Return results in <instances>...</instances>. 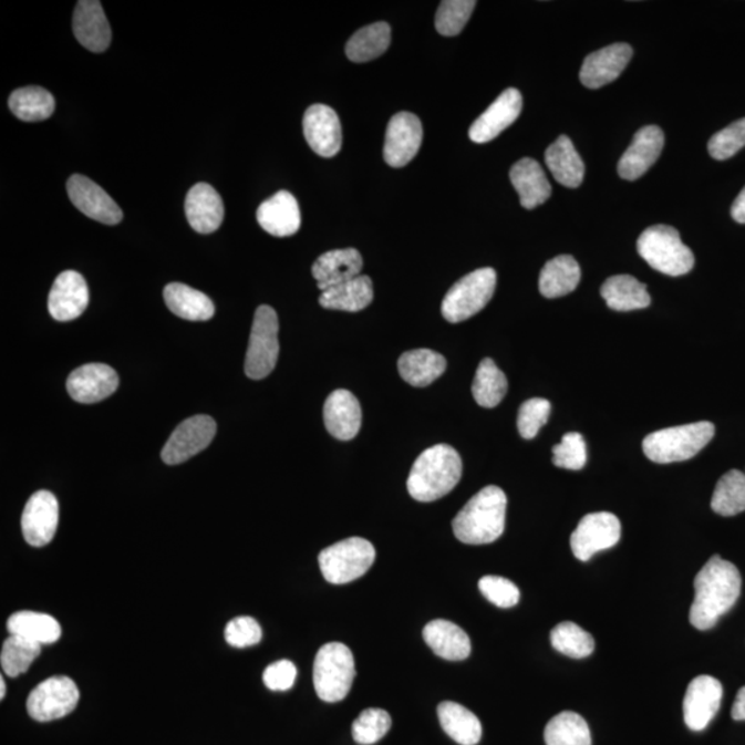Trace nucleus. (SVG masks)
<instances>
[{"mask_svg": "<svg viewBox=\"0 0 745 745\" xmlns=\"http://www.w3.org/2000/svg\"><path fill=\"white\" fill-rule=\"evenodd\" d=\"M694 591L691 623L700 631L713 629L741 597V571L730 560L714 556L694 579Z\"/></svg>", "mask_w": 745, "mask_h": 745, "instance_id": "1", "label": "nucleus"}, {"mask_svg": "<svg viewBox=\"0 0 745 745\" xmlns=\"http://www.w3.org/2000/svg\"><path fill=\"white\" fill-rule=\"evenodd\" d=\"M506 493L498 486H486L457 514L453 531L464 545H490L506 529Z\"/></svg>", "mask_w": 745, "mask_h": 745, "instance_id": "2", "label": "nucleus"}, {"mask_svg": "<svg viewBox=\"0 0 745 745\" xmlns=\"http://www.w3.org/2000/svg\"><path fill=\"white\" fill-rule=\"evenodd\" d=\"M461 455L449 445H435L414 462L407 490L414 500L431 503L451 493L462 479Z\"/></svg>", "mask_w": 745, "mask_h": 745, "instance_id": "3", "label": "nucleus"}, {"mask_svg": "<svg viewBox=\"0 0 745 745\" xmlns=\"http://www.w3.org/2000/svg\"><path fill=\"white\" fill-rule=\"evenodd\" d=\"M714 434V424L708 422L655 431L643 439V453L658 464L691 461L710 444Z\"/></svg>", "mask_w": 745, "mask_h": 745, "instance_id": "4", "label": "nucleus"}, {"mask_svg": "<svg viewBox=\"0 0 745 745\" xmlns=\"http://www.w3.org/2000/svg\"><path fill=\"white\" fill-rule=\"evenodd\" d=\"M356 675L355 659L344 643L330 642L319 649L313 663V687L327 703H339L346 697Z\"/></svg>", "mask_w": 745, "mask_h": 745, "instance_id": "5", "label": "nucleus"}, {"mask_svg": "<svg viewBox=\"0 0 745 745\" xmlns=\"http://www.w3.org/2000/svg\"><path fill=\"white\" fill-rule=\"evenodd\" d=\"M638 253L653 270L681 277L694 267L692 250L682 242L680 232L669 226H653L638 239Z\"/></svg>", "mask_w": 745, "mask_h": 745, "instance_id": "6", "label": "nucleus"}, {"mask_svg": "<svg viewBox=\"0 0 745 745\" xmlns=\"http://www.w3.org/2000/svg\"><path fill=\"white\" fill-rule=\"evenodd\" d=\"M375 550L371 541L350 537L319 553V568L330 584H349L372 568Z\"/></svg>", "mask_w": 745, "mask_h": 745, "instance_id": "7", "label": "nucleus"}, {"mask_svg": "<svg viewBox=\"0 0 745 745\" xmlns=\"http://www.w3.org/2000/svg\"><path fill=\"white\" fill-rule=\"evenodd\" d=\"M497 273L479 268L458 280L442 302V315L451 323H461L484 310L495 294Z\"/></svg>", "mask_w": 745, "mask_h": 745, "instance_id": "8", "label": "nucleus"}, {"mask_svg": "<svg viewBox=\"0 0 745 745\" xmlns=\"http://www.w3.org/2000/svg\"><path fill=\"white\" fill-rule=\"evenodd\" d=\"M278 333L276 310L270 306L257 308L245 362V372L249 379H266L276 369L279 356Z\"/></svg>", "mask_w": 745, "mask_h": 745, "instance_id": "9", "label": "nucleus"}, {"mask_svg": "<svg viewBox=\"0 0 745 745\" xmlns=\"http://www.w3.org/2000/svg\"><path fill=\"white\" fill-rule=\"evenodd\" d=\"M80 697V689L71 677L52 676L30 693L27 711L38 722L61 720L76 708Z\"/></svg>", "mask_w": 745, "mask_h": 745, "instance_id": "10", "label": "nucleus"}, {"mask_svg": "<svg viewBox=\"0 0 745 745\" xmlns=\"http://www.w3.org/2000/svg\"><path fill=\"white\" fill-rule=\"evenodd\" d=\"M621 524L610 513H593L580 520L570 537V547L575 557L587 562L597 552L609 550L620 541Z\"/></svg>", "mask_w": 745, "mask_h": 745, "instance_id": "11", "label": "nucleus"}, {"mask_svg": "<svg viewBox=\"0 0 745 745\" xmlns=\"http://www.w3.org/2000/svg\"><path fill=\"white\" fill-rule=\"evenodd\" d=\"M217 433L215 420L206 414L189 417L170 435L162 451V461L169 466L186 463L211 444Z\"/></svg>", "mask_w": 745, "mask_h": 745, "instance_id": "12", "label": "nucleus"}, {"mask_svg": "<svg viewBox=\"0 0 745 745\" xmlns=\"http://www.w3.org/2000/svg\"><path fill=\"white\" fill-rule=\"evenodd\" d=\"M60 508L58 498L48 490L33 493L21 517V530L28 545L44 547L58 531Z\"/></svg>", "mask_w": 745, "mask_h": 745, "instance_id": "13", "label": "nucleus"}, {"mask_svg": "<svg viewBox=\"0 0 745 745\" xmlns=\"http://www.w3.org/2000/svg\"><path fill=\"white\" fill-rule=\"evenodd\" d=\"M423 143L422 121L411 112L391 117L385 133L384 159L392 167L411 164Z\"/></svg>", "mask_w": 745, "mask_h": 745, "instance_id": "14", "label": "nucleus"}, {"mask_svg": "<svg viewBox=\"0 0 745 745\" xmlns=\"http://www.w3.org/2000/svg\"><path fill=\"white\" fill-rule=\"evenodd\" d=\"M724 687L710 675H700L689 683L683 700V718L689 730L702 732L718 713Z\"/></svg>", "mask_w": 745, "mask_h": 745, "instance_id": "15", "label": "nucleus"}, {"mask_svg": "<svg viewBox=\"0 0 745 745\" xmlns=\"http://www.w3.org/2000/svg\"><path fill=\"white\" fill-rule=\"evenodd\" d=\"M66 190H69L72 205L92 220L105 224V226H116L122 221L121 207L91 178L74 175L66 183Z\"/></svg>", "mask_w": 745, "mask_h": 745, "instance_id": "16", "label": "nucleus"}, {"mask_svg": "<svg viewBox=\"0 0 745 745\" xmlns=\"http://www.w3.org/2000/svg\"><path fill=\"white\" fill-rule=\"evenodd\" d=\"M302 128L308 145L322 158H333L343 144L338 112L328 105L313 104L306 111Z\"/></svg>", "mask_w": 745, "mask_h": 745, "instance_id": "17", "label": "nucleus"}, {"mask_svg": "<svg viewBox=\"0 0 745 745\" xmlns=\"http://www.w3.org/2000/svg\"><path fill=\"white\" fill-rule=\"evenodd\" d=\"M522 94L517 89H507L473 123L469 128V138L476 144L492 142L518 120L520 112H522Z\"/></svg>", "mask_w": 745, "mask_h": 745, "instance_id": "18", "label": "nucleus"}, {"mask_svg": "<svg viewBox=\"0 0 745 745\" xmlns=\"http://www.w3.org/2000/svg\"><path fill=\"white\" fill-rule=\"evenodd\" d=\"M664 148V133L659 126H645L619 162L618 172L627 182H635L658 162Z\"/></svg>", "mask_w": 745, "mask_h": 745, "instance_id": "19", "label": "nucleus"}, {"mask_svg": "<svg viewBox=\"0 0 745 745\" xmlns=\"http://www.w3.org/2000/svg\"><path fill=\"white\" fill-rule=\"evenodd\" d=\"M120 386L117 374L104 363H89L75 369L66 381V390L72 400L91 405L104 401Z\"/></svg>", "mask_w": 745, "mask_h": 745, "instance_id": "20", "label": "nucleus"}, {"mask_svg": "<svg viewBox=\"0 0 745 745\" xmlns=\"http://www.w3.org/2000/svg\"><path fill=\"white\" fill-rule=\"evenodd\" d=\"M89 304L85 278L76 271L61 272L49 294V312L55 321L69 322L80 318Z\"/></svg>", "mask_w": 745, "mask_h": 745, "instance_id": "21", "label": "nucleus"}, {"mask_svg": "<svg viewBox=\"0 0 745 745\" xmlns=\"http://www.w3.org/2000/svg\"><path fill=\"white\" fill-rule=\"evenodd\" d=\"M629 43H614L591 53L582 63L580 81L588 89H599L618 80L632 59Z\"/></svg>", "mask_w": 745, "mask_h": 745, "instance_id": "22", "label": "nucleus"}, {"mask_svg": "<svg viewBox=\"0 0 745 745\" xmlns=\"http://www.w3.org/2000/svg\"><path fill=\"white\" fill-rule=\"evenodd\" d=\"M72 30L77 42L93 53H103L110 48L111 27L99 0H81L76 3Z\"/></svg>", "mask_w": 745, "mask_h": 745, "instance_id": "23", "label": "nucleus"}, {"mask_svg": "<svg viewBox=\"0 0 745 745\" xmlns=\"http://www.w3.org/2000/svg\"><path fill=\"white\" fill-rule=\"evenodd\" d=\"M323 418L329 434L334 438L354 439L362 425L361 403L350 391H334L324 402Z\"/></svg>", "mask_w": 745, "mask_h": 745, "instance_id": "24", "label": "nucleus"}, {"mask_svg": "<svg viewBox=\"0 0 745 745\" xmlns=\"http://www.w3.org/2000/svg\"><path fill=\"white\" fill-rule=\"evenodd\" d=\"M257 221L272 237H291L301 227L299 201L288 190H279L259 206Z\"/></svg>", "mask_w": 745, "mask_h": 745, "instance_id": "25", "label": "nucleus"}, {"mask_svg": "<svg viewBox=\"0 0 745 745\" xmlns=\"http://www.w3.org/2000/svg\"><path fill=\"white\" fill-rule=\"evenodd\" d=\"M186 215L196 232L207 235L217 231L224 220L221 196L209 184H196L187 194Z\"/></svg>", "mask_w": 745, "mask_h": 745, "instance_id": "26", "label": "nucleus"}, {"mask_svg": "<svg viewBox=\"0 0 745 745\" xmlns=\"http://www.w3.org/2000/svg\"><path fill=\"white\" fill-rule=\"evenodd\" d=\"M363 260L356 249L328 251L313 262L312 276L322 291L361 276Z\"/></svg>", "mask_w": 745, "mask_h": 745, "instance_id": "27", "label": "nucleus"}, {"mask_svg": "<svg viewBox=\"0 0 745 745\" xmlns=\"http://www.w3.org/2000/svg\"><path fill=\"white\" fill-rule=\"evenodd\" d=\"M509 178L518 190L520 205L525 209H536L537 206L550 199L552 188L539 162L524 158L517 162L509 172Z\"/></svg>", "mask_w": 745, "mask_h": 745, "instance_id": "28", "label": "nucleus"}, {"mask_svg": "<svg viewBox=\"0 0 745 745\" xmlns=\"http://www.w3.org/2000/svg\"><path fill=\"white\" fill-rule=\"evenodd\" d=\"M423 637L425 643L441 659L462 661L470 654V640L467 632L452 621H431L424 627Z\"/></svg>", "mask_w": 745, "mask_h": 745, "instance_id": "29", "label": "nucleus"}, {"mask_svg": "<svg viewBox=\"0 0 745 745\" xmlns=\"http://www.w3.org/2000/svg\"><path fill=\"white\" fill-rule=\"evenodd\" d=\"M546 164L553 178L568 188H577L584 180L586 166L577 154L573 143L568 136H560L546 151Z\"/></svg>", "mask_w": 745, "mask_h": 745, "instance_id": "30", "label": "nucleus"}, {"mask_svg": "<svg viewBox=\"0 0 745 745\" xmlns=\"http://www.w3.org/2000/svg\"><path fill=\"white\" fill-rule=\"evenodd\" d=\"M373 282L366 276H360L335 288L322 291L319 304L327 310L360 312L372 304Z\"/></svg>", "mask_w": 745, "mask_h": 745, "instance_id": "31", "label": "nucleus"}, {"mask_svg": "<svg viewBox=\"0 0 745 745\" xmlns=\"http://www.w3.org/2000/svg\"><path fill=\"white\" fill-rule=\"evenodd\" d=\"M167 308L178 318L187 321H209L215 315L216 307L209 297L201 291L183 283H169L164 290Z\"/></svg>", "mask_w": 745, "mask_h": 745, "instance_id": "32", "label": "nucleus"}, {"mask_svg": "<svg viewBox=\"0 0 745 745\" xmlns=\"http://www.w3.org/2000/svg\"><path fill=\"white\" fill-rule=\"evenodd\" d=\"M601 294L609 308L619 312L643 310L652 299L646 284L631 276H615L602 284Z\"/></svg>", "mask_w": 745, "mask_h": 745, "instance_id": "33", "label": "nucleus"}, {"mask_svg": "<svg viewBox=\"0 0 745 745\" xmlns=\"http://www.w3.org/2000/svg\"><path fill=\"white\" fill-rule=\"evenodd\" d=\"M446 360L438 352L420 349L405 352L397 362L400 374L413 386H427L446 371Z\"/></svg>", "mask_w": 745, "mask_h": 745, "instance_id": "34", "label": "nucleus"}, {"mask_svg": "<svg viewBox=\"0 0 745 745\" xmlns=\"http://www.w3.org/2000/svg\"><path fill=\"white\" fill-rule=\"evenodd\" d=\"M581 279L580 266L571 256H558L547 262L539 279L540 293L547 299H558L571 293Z\"/></svg>", "mask_w": 745, "mask_h": 745, "instance_id": "35", "label": "nucleus"}, {"mask_svg": "<svg viewBox=\"0 0 745 745\" xmlns=\"http://www.w3.org/2000/svg\"><path fill=\"white\" fill-rule=\"evenodd\" d=\"M8 631L10 635L25 638L39 645H50L58 642L61 637V625L53 615L46 613L31 612L22 610L11 614L8 620Z\"/></svg>", "mask_w": 745, "mask_h": 745, "instance_id": "36", "label": "nucleus"}, {"mask_svg": "<svg viewBox=\"0 0 745 745\" xmlns=\"http://www.w3.org/2000/svg\"><path fill=\"white\" fill-rule=\"evenodd\" d=\"M442 730L462 745H476L482 738V724L474 713L462 704L444 702L438 705Z\"/></svg>", "mask_w": 745, "mask_h": 745, "instance_id": "37", "label": "nucleus"}, {"mask_svg": "<svg viewBox=\"0 0 745 745\" xmlns=\"http://www.w3.org/2000/svg\"><path fill=\"white\" fill-rule=\"evenodd\" d=\"M391 44V27L384 21L363 27L351 37L345 54L354 63H368L380 58Z\"/></svg>", "mask_w": 745, "mask_h": 745, "instance_id": "38", "label": "nucleus"}, {"mask_svg": "<svg viewBox=\"0 0 745 745\" xmlns=\"http://www.w3.org/2000/svg\"><path fill=\"white\" fill-rule=\"evenodd\" d=\"M9 108L21 121L41 122L53 115L55 101L46 89L28 86L11 93Z\"/></svg>", "mask_w": 745, "mask_h": 745, "instance_id": "39", "label": "nucleus"}, {"mask_svg": "<svg viewBox=\"0 0 745 745\" xmlns=\"http://www.w3.org/2000/svg\"><path fill=\"white\" fill-rule=\"evenodd\" d=\"M507 391L506 374L489 358L480 361L473 384V395L476 403L482 407H496L500 405L504 396L507 395Z\"/></svg>", "mask_w": 745, "mask_h": 745, "instance_id": "40", "label": "nucleus"}, {"mask_svg": "<svg viewBox=\"0 0 745 745\" xmlns=\"http://www.w3.org/2000/svg\"><path fill=\"white\" fill-rule=\"evenodd\" d=\"M545 741L547 745H592L586 720L571 711H565L548 722Z\"/></svg>", "mask_w": 745, "mask_h": 745, "instance_id": "41", "label": "nucleus"}, {"mask_svg": "<svg viewBox=\"0 0 745 745\" xmlns=\"http://www.w3.org/2000/svg\"><path fill=\"white\" fill-rule=\"evenodd\" d=\"M711 508L722 517H735L745 511V474L732 469L716 484Z\"/></svg>", "mask_w": 745, "mask_h": 745, "instance_id": "42", "label": "nucleus"}, {"mask_svg": "<svg viewBox=\"0 0 745 745\" xmlns=\"http://www.w3.org/2000/svg\"><path fill=\"white\" fill-rule=\"evenodd\" d=\"M41 652L42 645L39 643L22 637L10 635L3 642L2 652H0V665L6 675L17 677L30 669Z\"/></svg>", "mask_w": 745, "mask_h": 745, "instance_id": "43", "label": "nucleus"}, {"mask_svg": "<svg viewBox=\"0 0 745 745\" xmlns=\"http://www.w3.org/2000/svg\"><path fill=\"white\" fill-rule=\"evenodd\" d=\"M551 645L571 659H586L593 653L596 641L581 627L565 621L551 631Z\"/></svg>", "mask_w": 745, "mask_h": 745, "instance_id": "44", "label": "nucleus"}, {"mask_svg": "<svg viewBox=\"0 0 745 745\" xmlns=\"http://www.w3.org/2000/svg\"><path fill=\"white\" fill-rule=\"evenodd\" d=\"M474 0H444L436 11V31L444 37H456L467 25L475 10Z\"/></svg>", "mask_w": 745, "mask_h": 745, "instance_id": "45", "label": "nucleus"}, {"mask_svg": "<svg viewBox=\"0 0 745 745\" xmlns=\"http://www.w3.org/2000/svg\"><path fill=\"white\" fill-rule=\"evenodd\" d=\"M392 720L385 710L368 708L352 724V737L358 744L377 743L390 732Z\"/></svg>", "mask_w": 745, "mask_h": 745, "instance_id": "46", "label": "nucleus"}, {"mask_svg": "<svg viewBox=\"0 0 745 745\" xmlns=\"http://www.w3.org/2000/svg\"><path fill=\"white\" fill-rule=\"evenodd\" d=\"M551 403L542 397H531L519 408L518 431L525 439H534L550 418Z\"/></svg>", "mask_w": 745, "mask_h": 745, "instance_id": "47", "label": "nucleus"}, {"mask_svg": "<svg viewBox=\"0 0 745 745\" xmlns=\"http://www.w3.org/2000/svg\"><path fill=\"white\" fill-rule=\"evenodd\" d=\"M745 147V117L732 123L716 134L708 143V153L716 161H726Z\"/></svg>", "mask_w": 745, "mask_h": 745, "instance_id": "48", "label": "nucleus"}, {"mask_svg": "<svg viewBox=\"0 0 745 745\" xmlns=\"http://www.w3.org/2000/svg\"><path fill=\"white\" fill-rule=\"evenodd\" d=\"M552 463L559 468L579 470L587 463L586 441L579 433L566 434L559 445L553 446Z\"/></svg>", "mask_w": 745, "mask_h": 745, "instance_id": "49", "label": "nucleus"}, {"mask_svg": "<svg viewBox=\"0 0 745 745\" xmlns=\"http://www.w3.org/2000/svg\"><path fill=\"white\" fill-rule=\"evenodd\" d=\"M479 591L487 601L498 608H513L518 604L520 592L513 581L500 576H485L479 580Z\"/></svg>", "mask_w": 745, "mask_h": 745, "instance_id": "50", "label": "nucleus"}, {"mask_svg": "<svg viewBox=\"0 0 745 745\" xmlns=\"http://www.w3.org/2000/svg\"><path fill=\"white\" fill-rule=\"evenodd\" d=\"M262 630L259 623L249 615L235 618L226 627V641L229 646L245 649L261 642Z\"/></svg>", "mask_w": 745, "mask_h": 745, "instance_id": "51", "label": "nucleus"}, {"mask_svg": "<svg viewBox=\"0 0 745 745\" xmlns=\"http://www.w3.org/2000/svg\"><path fill=\"white\" fill-rule=\"evenodd\" d=\"M297 677V669L289 660H279L277 663L268 665L262 681L265 685L273 692H286L293 687Z\"/></svg>", "mask_w": 745, "mask_h": 745, "instance_id": "52", "label": "nucleus"}, {"mask_svg": "<svg viewBox=\"0 0 745 745\" xmlns=\"http://www.w3.org/2000/svg\"><path fill=\"white\" fill-rule=\"evenodd\" d=\"M732 217L733 220L745 224V187L732 206Z\"/></svg>", "mask_w": 745, "mask_h": 745, "instance_id": "53", "label": "nucleus"}, {"mask_svg": "<svg viewBox=\"0 0 745 745\" xmlns=\"http://www.w3.org/2000/svg\"><path fill=\"white\" fill-rule=\"evenodd\" d=\"M732 718L735 721H745V686L737 693L736 702L732 708Z\"/></svg>", "mask_w": 745, "mask_h": 745, "instance_id": "54", "label": "nucleus"}, {"mask_svg": "<svg viewBox=\"0 0 745 745\" xmlns=\"http://www.w3.org/2000/svg\"><path fill=\"white\" fill-rule=\"evenodd\" d=\"M4 696H6V683H4V680L2 677V680H0V699L3 700Z\"/></svg>", "mask_w": 745, "mask_h": 745, "instance_id": "55", "label": "nucleus"}]
</instances>
